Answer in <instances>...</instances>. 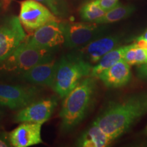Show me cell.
<instances>
[{
  "instance_id": "7402d4cb",
  "label": "cell",
  "mask_w": 147,
  "mask_h": 147,
  "mask_svg": "<svg viewBox=\"0 0 147 147\" xmlns=\"http://www.w3.org/2000/svg\"><path fill=\"white\" fill-rule=\"evenodd\" d=\"M137 75L141 80H147V63L138 65L137 68Z\"/></svg>"
},
{
  "instance_id": "9c48e42d",
  "label": "cell",
  "mask_w": 147,
  "mask_h": 147,
  "mask_svg": "<svg viewBox=\"0 0 147 147\" xmlns=\"http://www.w3.org/2000/svg\"><path fill=\"white\" fill-rule=\"evenodd\" d=\"M57 106L55 97L38 98L25 108L20 109L14 117L16 123H45L52 116Z\"/></svg>"
},
{
  "instance_id": "5b68a950",
  "label": "cell",
  "mask_w": 147,
  "mask_h": 147,
  "mask_svg": "<svg viewBox=\"0 0 147 147\" xmlns=\"http://www.w3.org/2000/svg\"><path fill=\"white\" fill-rule=\"evenodd\" d=\"M40 93L38 86L0 83V106L20 110L39 98Z\"/></svg>"
},
{
  "instance_id": "8fae6325",
  "label": "cell",
  "mask_w": 147,
  "mask_h": 147,
  "mask_svg": "<svg viewBox=\"0 0 147 147\" xmlns=\"http://www.w3.org/2000/svg\"><path fill=\"white\" fill-rule=\"evenodd\" d=\"M120 42L119 36L99 37L84 47L79 48L76 52L88 63L92 65H95L106 53L118 47Z\"/></svg>"
},
{
  "instance_id": "2e32d148",
  "label": "cell",
  "mask_w": 147,
  "mask_h": 147,
  "mask_svg": "<svg viewBox=\"0 0 147 147\" xmlns=\"http://www.w3.org/2000/svg\"><path fill=\"white\" fill-rule=\"evenodd\" d=\"M133 44H131L129 45L117 47L106 53L94 66H93L90 76L95 78H98L103 71L113 66L121 59H123L124 55L129 49L133 47Z\"/></svg>"
},
{
  "instance_id": "ac0fdd59",
  "label": "cell",
  "mask_w": 147,
  "mask_h": 147,
  "mask_svg": "<svg viewBox=\"0 0 147 147\" xmlns=\"http://www.w3.org/2000/svg\"><path fill=\"white\" fill-rule=\"evenodd\" d=\"M80 16L82 20L87 22L95 23L106 13L97 3L96 0H92L86 3L80 9Z\"/></svg>"
},
{
  "instance_id": "8992f818",
  "label": "cell",
  "mask_w": 147,
  "mask_h": 147,
  "mask_svg": "<svg viewBox=\"0 0 147 147\" xmlns=\"http://www.w3.org/2000/svg\"><path fill=\"white\" fill-rule=\"evenodd\" d=\"M19 18L11 16L0 24V65L26 39Z\"/></svg>"
},
{
  "instance_id": "7a4b0ae2",
  "label": "cell",
  "mask_w": 147,
  "mask_h": 147,
  "mask_svg": "<svg viewBox=\"0 0 147 147\" xmlns=\"http://www.w3.org/2000/svg\"><path fill=\"white\" fill-rule=\"evenodd\" d=\"M96 90L95 78L89 76L64 97L59 113L61 130L63 133L71 131L84 120L94 102Z\"/></svg>"
},
{
  "instance_id": "3957f363",
  "label": "cell",
  "mask_w": 147,
  "mask_h": 147,
  "mask_svg": "<svg viewBox=\"0 0 147 147\" xmlns=\"http://www.w3.org/2000/svg\"><path fill=\"white\" fill-rule=\"evenodd\" d=\"M92 67L76 51L64 55L58 60L51 89L64 98L82 79L91 75Z\"/></svg>"
},
{
  "instance_id": "603a6c76",
  "label": "cell",
  "mask_w": 147,
  "mask_h": 147,
  "mask_svg": "<svg viewBox=\"0 0 147 147\" xmlns=\"http://www.w3.org/2000/svg\"><path fill=\"white\" fill-rule=\"evenodd\" d=\"M135 41H142L144 42H147V29L144 33H142L140 36L136 38Z\"/></svg>"
},
{
  "instance_id": "52a82bcc",
  "label": "cell",
  "mask_w": 147,
  "mask_h": 147,
  "mask_svg": "<svg viewBox=\"0 0 147 147\" xmlns=\"http://www.w3.org/2000/svg\"><path fill=\"white\" fill-rule=\"evenodd\" d=\"M25 42L33 47L55 51L64 45L63 24L59 20L49 22L33 32L32 36L26 38Z\"/></svg>"
},
{
  "instance_id": "9a60e30c",
  "label": "cell",
  "mask_w": 147,
  "mask_h": 147,
  "mask_svg": "<svg viewBox=\"0 0 147 147\" xmlns=\"http://www.w3.org/2000/svg\"><path fill=\"white\" fill-rule=\"evenodd\" d=\"M113 140L94 122L77 140V146L106 147L109 146Z\"/></svg>"
},
{
  "instance_id": "44dd1931",
  "label": "cell",
  "mask_w": 147,
  "mask_h": 147,
  "mask_svg": "<svg viewBox=\"0 0 147 147\" xmlns=\"http://www.w3.org/2000/svg\"><path fill=\"white\" fill-rule=\"evenodd\" d=\"M12 146L10 140L9 134L5 131L0 132V147Z\"/></svg>"
},
{
  "instance_id": "4fadbf2b",
  "label": "cell",
  "mask_w": 147,
  "mask_h": 147,
  "mask_svg": "<svg viewBox=\"0 0 147 147\" xmlns=\"http://www.w3.org/2000/svg\"><path fill=\"white\" fill-rule=\"evenodd\" d=\"M42 125L36 123H21L9 133L12 146L28 147L43 143L41 138Z\"/></svg>"
},
{
  "instance_id": "e0dca14e",
  "label": "cell",
  "mask_w": 147,
  "mask_h": 147,
  "mask_svg": "<svg viewBox=\"0 0 147 147\" xmlns=\"http://www.w3.org/2000/svg\"><path fill=\"white\" fill-rule=\"evenodd\" d=\"M135 10V8L130 5L119 4L115 8L106 11L104 15L95 23L97 24L113 23L127 18Z\"/></svg>"
},
{
  "instance_id": "30bf717a",
  "label": "cell",
  "mask_w": 147,
  "mask_h": 147,
  "mask_svg": "<svg viewBox=\"0 0 147 147\" xmlns=\"http://www.w3.org/2000/svg\"><path fill=\"white\" fill-rule=\"evenodd\" d=\"M65 42L64 45L69 49H79L99 38L100 29L98 24L93 22L69 23L63 24Z\"/></svg>"
},
{
  "instance_id": "d6986e66",
  "label": "cell",
  "mask_w": 147,
  "mask_h": 147,
  "mask_svg": "<svg viewBox=\"0 0 147 147\" xmlns=\"http://www.w3.org/2000/svg\"><path fill=\"white\" fill-rule=\"evenodd\" d=\"M47 6L55 15H61L63 8L59 0H35Z\"/></svg>"
},
{
  "instance_id": "6da1fadb",
  "label": "cell",
  "mask_w": 147,
  "mask_h": 147,
  "mask_svg": "<svg viewBox=\"0 0 147 147\" xmlns=\"http://www.w3.org/2000/svg\"><path fill=\"white\" fill-rule=\"evenodd\" d=\"M147 114V90L108 102L93 121L113 140L127 132Z\"/></svg>"
},
{
  "instance_id": "ba28073f",
  "label": "cell",
  "mask_w": 147,
  "mask_h": 147,
  "mask_svg": "<svg viewBox=\"0 0 147 147\" xmlns=\"http://www.w3.org/2000/svg\"><path fill=\"white\" fill-rule=\"evenodd\" d=\"M19 20L24 28L34 32L42 25L58 18L42 3L35 0H25L21 3Z\"/></svg>"
},
{
  "instance_id": "277c9868",
  "label": "cell",
  "mask_w": 147,
  "mask_h": 147,
  "mask_svg": "<svg viewBox=\"0 0 147 147\" xmlns=\"http://www.w3.org/2000/svg\"><path fill=\"white\" fill-rule=\"evenodd\" d=\"M55 51L33 47L24 41L0 65L1 69L19 76L35 65L55 58Z\"/></svg>"
},
{
  "instance_id": "ffe728a7",
  "label": "cell",
  "mask_w": 147,
  "mask_h": 147,
  "mask_svg": "<svg viewBox=\"0 0 147 147\" xmlns=\"http://www.w3.org/2000/svg\"><path fill=\"white\" fill-rule=\"evenodd\" d=\"M100 6L104 11H108L115 8L119 4V0H96Z\"/></svg>"
},
{
  "instance_id": "cb8c5ba5",
  "label": "cell",
  "mask_w": 147,
  "mask_h": 147,
  "mask_svg": "<svg viewBox=\"0 0 147 147\" xmlns=\"http://www.w3.org/2000/svg\"><path fill=\"white\" fill-rule=\"evenodd\" d=\"M144 133H145V134H146V135H147V125L146 126V127H145Z\"/></svg>"
},
{
  "instance_id": "7c38bea8",
  "label": "cell",
  "mask_w": 147,
  "mask_h": 147,
  "mask_svg": "<svg viewBox=\"0 0 147 147\" xmlns=\"http://www.w3.org/2000/svg\"><path fill=\"white\" fill-rule=\"evenodd\" d=\"M58 60L55 58L35 65L19 76L21 80L38 87H52Z\"/></svg>"
},
{
  "instance_id": "5bb4252c",
  "label": "cell",
  "mask_w": 147,
  "mask_h": 147,
  "mask_svg": "<svg viewBox=\"0 0 147 147\" xmlns=\"http://www.w3.org/2000/svg\"><path fill=\"white\" fill-rule=\"evenodd\" d=\"M130 65L124 59H121L113 66L104 71L98 78L108 88L124 87L131 80Z\"/></svg>"
}]
</instances>
